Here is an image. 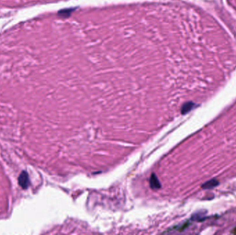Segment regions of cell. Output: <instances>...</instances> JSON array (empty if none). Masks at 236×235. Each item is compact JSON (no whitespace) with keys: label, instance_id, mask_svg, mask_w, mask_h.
<instances>
[{"label":"cell","instance_id":"2","mask_svg":"<svg viewBox=\"0 0 236 235\" xmlns=\"http://www.w3.org/2000/svg\"><path fill=\"white\" fill-rule=\"evenodd\" d=\"M218 185H219V182L217 179H212L211 180H209V181H206V182L204 183V184H202V188L208 190V189H212V188H215V187L217 186Z\"/></svg>","mask_w":236,"mask_h":235},{"label":"cell","instance_id":"4","mask_svg":"<svg viewBox=\"0 0 236 235\" xmlns=\"http://www.w3.org/2000/svg\"><path fill=\"white\" fill-rule=\"evenodd\" d=\"M195 104L193 102H187L185 104H184V106H182V113L183 115H185L191 111L193 108H194Z\"/></svg>","mask_w":236,"mask_h":235},{"label":"cell","instance_id":"3","mask_svg":"<svg viewBox=\"0 0 236 235\" xmlns=\"http://www.w3.org/2000/svg\"><path fill=\"white\" fill-rule=\"evenodd\" d=\"M150 184L151 187L153 189H158L160 188V183L159 180H158V178L155 174H153L152 176L151 177L150 179Z\"/></svg>","mask_w":236,"mask_h":235},{"label":"cell","instance_id":"1","mask_svg":"<svg viewBox=\"0 0 236 235\" xmlns=\"http://www.w3.org/2000/svg\"><path fill=\"white\" fill-rule=\"evenodd\" d=\"M19 183L24 189H26L28 188L29 184V179L28 175L27 172L25 171L22 172V173L20 174L19 177Z\"/></svg>","mask_w":236,"mask_h":235}]
</instances>
